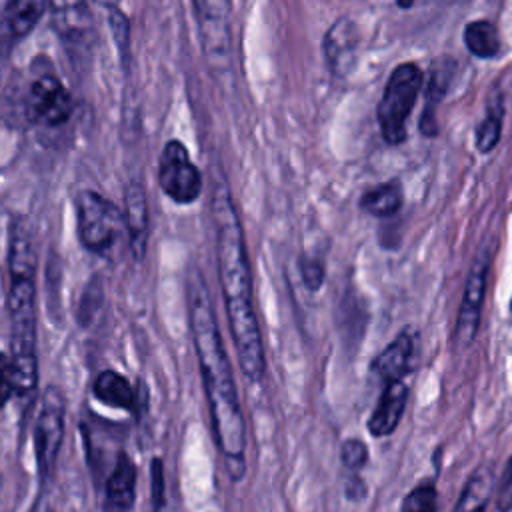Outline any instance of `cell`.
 Instances as JSON below:
<instances>
[{
    "mask_svg": "<svg viewBox=\"0 0 512 512\" xmlns=\"http://www.w3.org/2000/svg\"><path fill=\"white\" fill-rule=\"evenodd\" d=\"M210 214L216 234V264L232 332L236 358L242 374L258 384L266 372L262 332L254 308L252 276L242 222L238 218L230 188L220 172L214 170L210 192Z\"/></svg>",
    "mask_w": 512,
    "mask_h": 512,
    "instance_id": "6da1fadb",
    "label": "cell"
},
{
    "mask_svg": "<svg viewBox=\"0 0 512 512\" xmlns=\"http://www.w3.org/2000/svg\"><path fill=\"white\" fill-rule=\"evenodd\" d=\"M188 318L196 358L200 366L202 386L210 410V422L216 446L228 462V472L234 480H240L246 450V424L238 390L234 384L230 360L216 324L208 286L196 270L188 278Z\"/></svg>",
    "mask_w": 512,
    "mask_h": 512,
    "instance_id": "7a4b0ae2",
    "label": "cell"
},
{
    "mask_svg": "<svg viewBox=\"0 0 512 512\" xmlns=\"http://www.w3.org/2000/svg\"><path fill=\"white\" fill-rule=\"evenodd\" d=\"M8 320H10V360L14 374V392L30 398L38 388L36 356V252L22 222L10 228L8 248Z\"/></svg>",
    "mask_w": 512,
    "mask_h": 512,
    "instance_id": "3957f363",
    "label": "cell"
},
{
    "mask_svg": "<svg viewBox=\"0 0 512 512\" xmlns=\"http://www.w3.org/2000/svg\"><path fill=\"white\" fill-rule=\"evenodd\" d=\"M422 82V70L414 62L398 64L388 76L376 118L380 134L390 146H398L406 140V122L416 104Z\"/></svg>",
    "mask_w": 512,
    "mask_h": 512,
    "instance_id": "277c9868",
    "label": "cell"
},
{
    "mask_svg": "<svg viewBox=\"0 0 512 512\" xmlns=\"http://www.w3.org/2000/svg\"><path fill=\"white\" fill-rule=\"evenodd\" d=\"M76 232L80 244L98 256H104L126 228L124 212L108 198L94 190H80L74 196Z\"/></svg>",
    "mask_w": 512,
    "mask_h": 512,
    "instance_id": "5b68a950",
    "label": "cell"
},
{
    "mask_svg": "<svg viewBox=\"0 0 512 512\" xmlns=\"http://www.w3.org/2000/svg\"><path fill=\"white\" fill-rule=\"evenodd\" d=\"M64 414L66 406L62 392L56 386H46L40 394V410L34 426V456L42 488H48L54 476L64 438Z\"/></svg>",
    "mask_w": 512,
    "mask_h": 512,
    "instance_id": "8992f818",
    "label": "cell"
},
{
    "mask_svg": "<svg viewBox=\"0 0 512 512\" xmlns=\"http://www.w3.org/2000/svg\"><path fill=\"white\" fill-rule=\"evenodd\" d=\"M192 6L206 60L212 68L226 70L230 66L232 52V0H192Z\"/></svg>",
    "mask_w": 512,
    "mask_h": 512,
    "instance_id": "52a82bcc",
    "label": "cell"
},
{
    "mask_svg": "<svg viewBox=\"0 0 512 512\" xmlns=\"http://www.w3.org/2000/svg\"><path fill=\"white\" fill-rule=\"evenodd\" d=\"M158 184L176 204H192L202 192V174L180 140H168L158 162Z\"/></svg>",
    "mask_w": 512,
    "mask_h": 512,
    "instance_id": "ba28073f",
    "label": "cell"
},
{
    "mask_svg": "<svg viewBox=\"0 0 512 512\" xmlns=\"http://www.w3.org/2000/svg\"><path fill=\"white\" fill-rule=\"evenodd\" d=\"M26 108L32 122L40 126L56 128L70 120L74 110V100L58 76L40 74L30 84Z\"/></svg>",
    "mask_w": 512,
    "mask_h": 512,
    "instance_id": "9c48e42d",
    "label": "cell"
},
{
    "mask_svg": "<svg viewBox=\"0 0 512 512\" xmlns=\"http://www.w3.org/2000/svg\"><path fill=\"white\" fill-rule=\"evenodd\" d=\"M488 270H490V254L488 252H478L466 284H464V296L462 304L458 310L456 318V328H454V340L458 346H470L476 338L478 326H480V314H482V302L486 294V280H488Z\"/></svg>",
    "mask_w": 512,
    "mask_h": 512,
    "instance_id": "30bf717a",
    "label": "cell"
},
{
    "mask_svg": "<svg viewBox=\"0 0 512 512\" xmlns=\"http://www.w3.org/2000/svg\"><path fill=\"white\" fill-rule=\"evenodd\" d=\"M322 48L330 72L338 78L348 76L354 70L360 52V30L356 22L348 16L338 18L328 28Z\"/></svg>",
    "mask_w": 512,
    "mask_h": 512,
    "instance_id": "8fae6325",
    "label": "cell"
},
{
    "mask_svg": "<svg viewBox=\"0 0 512 512\" xmlns=\"http://www.w3.org/2000/svg\"><path fill=\"white\" fill-rule=\"evenodd\" d=\"M408 402V386L402 380H392L384 384L380 400L368 418V432L376 438L390 436L402 420Z\"/></svg>",
    "mask_w": 512,
    "mask_h": 512,
    "instance_id": "7c38bea8",
    "label": "cell"
},
{
    "mask_svg": "<svg viewBox=\"0 0 512 512\" xmlns=\"http://www.w3.org/2000/svg\"><path fill=\"white\" fill-rule=\"evenodd\" d=\"M124 222L130 236V248L136 260H142L148 244V202L144 186L132 180L124 192Z\"/></svg>",
    "mask_w": 512,
    "mask_h": 512,
    "instance_id": "4fadbf2b",
    "label": "cell"
},
{
    "mask_svg": "<svg viewBox=\"0 0 512 512\" xmlns=\"http://www.w3.org/2000/svg\"><path fill=\"white\" fill-rule=\"evenodd\" d=\"M414 362V338L400 332L372 362V372L386 384L410 374Z\"/></svg>",
    "mask_w": 512,
    "mask_h": 512,
    "instance_id": "5bb4252c",
    "label": "cell"
},
{
    "mask_svg": "<svg viewBox=\"0 0 512 512\" xmlns=\"http://www.w3.org/2000/svg\"><path fill=\"white\" fill-rule=\"evenodd\" d=\"M136 466L126 452H120L116 458V466L106 480V504L110 508L128 510L136 498Z\"/></svg>",
    "mask_w": 512,
    "mask_h": 512,
    "instance_id": "9a60e30c",
    "label": "cell"
},
{
    "mask_svg": "<svg viewBox=\"0 0 512 512\" xmlns=\"http://www.w3.org/2000/svg\"><path fill=\"white\" fill-rule=\"evenodd\" d=\"M92 394L106 406L120 408L126 412H136L138 396L130 380L116 370H104L96 376L92 384Z\"/></svg>",
    "mask_w": 512,
    "mask_h": 512,
    "instance_id": "2e32d148",
    "label": "cell"
},
{
    "mask_svg": "<svg viewBox=\"0 0 512 512\" xmlns=\"http://www.w3.org/2000/svg\"><path fill=\"white\" fill-rule=\"evenodd\" d=\"M54 16V26L62 36H80L86 34L92 18L86 6V0H48Z\"/></svg>",
    "mask_w": 512,
    "mask_h": 512,
    "instance_id": "e0dca14e",
    "label": "cell"
},
{
    "mask_svg": "<svg viewBox=\"0 0 512 512\" xmlns=\"http://www.w3.org/2000/svg\"><path fill=\"white\" fill-rule=\"evenodd\" d=\"M464 44L470 54L490 60L500 54V34L490 20H472L464 28Z\"/></svg>",
    "mask_w": 512,
    "mask_h": 512,
    "instance_id": "ac0fdd59",
    "label": "cell"
},
{
    "mask_svg": "<svg viewBox=\"0 0 512 512\" xmlns=\"http://www.w3.org/2000/svg\"><path fill=\"white\" fill-rule=\"evenodd\" d=\"M494 486H496V480H494L492 468L490 466L478 468L468 478V482H466V486H464V490H462L454 510H458V512L460 510H464V512L466 510H482L488 504V500H490V496L494 492Z\"/></svg>",
    "mask_w": 512,
    "mask_h": 512,
    "instance_id": "d6986e66",
    "label": "cell"
},
{
    "mask_svg": "<svg viewBox=\"0 0 512 512\" xmlns=\"http://www.w3.org/2000/svg\"><path fill=\"white\" fill-rule=\"evenodd\" d=\"M48 0H10L6 4V20L12 36L22 38L32 32L46 10Z\"/></svg>",
    "mask_w": 512,
    "mask_h": 512,
    "instance_id": "ffe728a7",
    "label": "cell"
},
{
    "mask_svg": "<svg viewBox=\"0 0 512 512\" xmlns=\"http://www.w3.org/2000/svg\"><path fill=\"white\" fill-rule=\"evenodd\" d=\"M402 204L400 188L394 182H384L368 188L360 198V208L376 218H388L398 212Z\"/></svg>",
    "mask_w": 512,
    "mask_h": 512,
    "instance_id": "44dd1931",
    "label": "cell"
},
{
    "mask_svg": "<svg viewBox=\"0 0 512 512\" xmlns=\"http://www.w3.org/2000/svg\"><path fill=\"white\" fill-rule=\"evenodd\" d=\"M448 82H450L448 64H436L430 74V82L426 88V106H424V112L420 118V128H422V134H426V136L436 134V120H434L436 106L442 100V96L446 94Z\"/></svg>",
    "mask_w": 512,
    "mask_h": 512,
    "instance_id": "7402d4cb",
    "label": "cell"
},
{
    "mask_svg": "<svg viewBox=\"0 0 512 512\" xmlns=\"http://www.w3.org/2000/svg\"><path fill=\"white\" fill-rule=\"evenodd\" d=\"M502 118H504V106H502V98L496 96L492 98V102L486 108L484 118L478 122L476 126V134H474V144L476 150L480 154H488L496 148V144L500 142L502 136Z\"/></svg>",
    "mask_w": 512,
    "mask_h": 512,
    "instance_id": "603a6c76",
    "label": "cell"
},
{
    "mask_svg": "<svg viewBox=\"0 0 512 512\" xmlns=\"http://www.w3.org/2000/svg\"><path fill=\"white\" fill-rule=\"evenodd\" d=\"M436 508V488L432 484L416 486L402 502L404 512H430Z\"/></svg>",
    "mask_w": 512,
    "mask_h": 512,
    "instance_id": "cb8c5ba5",
    "label": "cell"
},
{
    "mask_svg": "<svg viewBox=\"0 0 512 512\" xmlns=\"http://www.w3.org/2000/svg\"><path fill=\"white\" fill-rule=\"evenodd\" d=\"M108 22H110V30H112L114 42H116L120 54L126 58V52H128V36H130L128 18L124 16V12H122L118 6H114V8H108Z\"/></svg>",
    "mask_w": 512,
    "mask_h": 512,
    "instance_id": "d4e9b609",
    "label": "cell"
},
{
    "mask_svg": "<svg viewBox=\"0 0 512 512\" xmlns=\"http://www.w3.org/2000/svg\"><path fill=\"white\" fill-rule=\"evenodd\" d=\"M340 458L344 462L346 468L350 470H360L366 466L368 462V448L362 440L358 438H350L342 444V450H340Z\"/></svg>",
    "mask_w": 512,
    "mask_h": 512,
    "instance_id": "484cf974",
    "label": "cell"
},
{
    "mask_svg": "<svg viewBox=\"0 0 512 512\" xmlns=\"http://www.w3.org/2000/svg\"><path fill=\"white\" fill-rule=\"evenodd\" d=\"M300 276H302V282L306 284L308 290H318L322 284H324V264L318 260V258H312V256H302L300 262Z\"/></svg>",
    "mask_w": 512,
    "mask_h": 512,
    "instance_id": "4316f807",
    "label": "cell"
},
{
    "mask_svg": "<svg viewBox=\"0 0 512 512\" xmlns=\"http://www.w3.org/2000/svg\"><path fill=\"white\" fill-rule=\"evenodd\" d=\"M12 394H14L12 360H10V354L0 352V410L8 404Z\"/></svg>",
    "mask_w": 512,
    "mask_h": 512,
    "instance_id": "83f0119b",
    "label": "cell"
},
{
    "mask_svg": "<svg viewBox=\"0 0 512 512\" xmlns=\"http://www.w3.org/2000/svg\"><path fill=\"white\" fill-rule=\"evenodd\" d=\"M496 508L498 510H510L512 508V456L498 480L496 486Z\"/></svg>",
    "mask_w": 512,
    "mask_h": 512,
    "instance_id": "f1b7e54d",
    "label": "cell"
},
{
    "mask_svg": "<svg viewBox=\"0 0 512 512\" xmlns=\"http://www.w3.org/2000/svg\"><path fill=\"white\" fill-rule=\"evenodd\" d=\"M150 486H152V502L154 508L164 506V466L160 458H154L150 464Z\"/></svg>",
    "mask_w": 512,
    "mask_h": 512,
    "instance_id": "f546056e",
    "label": "cell"
},
{
    "mask_svg": "<svg viewBox=\"0 0 512 512\" xmlns=\"http://www.w3.org/2000/svg\"><path fill=\"white\" fill-rule=\"evenodd\" d=\"M346 494H348V498H354V500H360L364 494H366V486H364V482L356 476V478H352L350 482H348V486H346Z\"/></svg>",
    "mask_w": 512,
    "mask_h": 512,
    "instance_id": "4dcf8cb0",
    "label": "cell"
},
{
    "mask_svg": "<svg viewBox=\"0 0 512 512\" xmlns=\"http://www.w3.org/2000/svg\"><path fill=\"white\" fill-rule=\"evenodd\" d=\"M98 6H102V8H114V6H118L120 4V0H94Z\"/></svg>",
    "mask_w": 512,
    "mask_h": 512,
    "instance_id": "1f68e13d",
    "label": "cell"
},
{
    "mask_svg": "<svg viewBox=\"0 0 512 512\" xmlns=\"http://www.w3.org/2000/svg\"><path fill=\"white\" fill-rule=\"evenodd\" d=\"M396 4H398L400 8H404V10H408V8H412V6L416 4V0H396Z\"/></svg>",
    "mask_w": 512,
    "mask_h": 512,
    "instance_id": "d6a6232c",
    "label": "cell"
},
{
    "mask_svg": "<svg viewBox=\"0 0 512 512\" xmlns=\"http://www.w3.org/2000/svg\"><path fill=\"white\" fill-rule=\"evenodd\" d=\"M510 310H512V298H510Z\"/></svg>",
    "mask_w": 512,
    "mask_h": 512,
    "instance_id": "836d02e7",
    "label": "cell"
}]
</instances>
